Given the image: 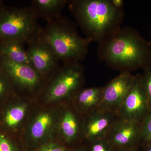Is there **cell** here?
<instances>
[{
	"label": "cell",
	"instance_id": "cell-21",
	"mask_svg": "<svg viewBox=\"0 0 151 151\" xmlns=\"http://www.w3.org/2000/svg\"><path fill=\"white\" fill-rule=\"evenodd\" d=\"M0 151H15L9 141L3 135H0Z\"/></svg>",
	"mask_w": 151,
	"mask_h": 151
},
{
	"label": "cell",
	"instance_id": "cell-26",
	"mask_svg": "<svg viewBox=\"0 0 151 151\" xmlns=\"http://www.w3.org/2000/svg\"><path fill=\"white\" fill-rule=\"evenodd\" d=\"M137 148H135L131 149H130V151H135V150H136V149Z\"/></svg>",
	"mask_w": 151,
	"mask_h": 151
},
{
	"label": "cell",
	"instance_id": "cell-7",
	"mask_svg": "<svg viewBox=\"0 0 151 151\" xmlns=\"http://www.w3.org/2000/svg\"><path fill=\"white\" fill-rule=\"evenodd\" d=\"M148 99L142 82V75L134 76L132 86L117 114L122 119L141 122L151 111Z\"/></svg>",
	"mask_w": 151,
	"mask_h": 151
},
{
	"label": "cell",
	"instance_id": "cell-15",
	"mask_svg": "<svg viewBox=\"0 0 151 151\" xmlns=\"http://www.w3.org/2000/svg\"><path fill=\"white\" fill-rule=\"evenodd\" d=\"M82 125L75 112L70 109H66L60 123V131L65 142H71L75 141L82 132Z\"/></svg>",
	"mask_w": 151,
	"mask_h": 151
},
{
	"label": "cell",
	"instance_id": "cell-8",
	"mask_svg": "<svg viewBox=\"0 0 151 151\" xmlns=\"http://www.w3.org/2000/svg\"><path fill=\"white\" fill-rule=\"evenodd\" d=\"M0 70L22 90L33 92L42 78L31 65L14 62L0 54Z\"/></svg>",
	"mask_w": 151,
	"mask_h": 151
},
{
	"label": "cell",
	"instance_id": "cell-20",
	"mask_svg": "<svg viewBox=\"0 0 151 151\" xmlns=\"http://www.w3.org/2000/svg\"><path fill=\"white\" fill-rule=\"evenodd\" d=\"M90 143L91 151H113L114 148L107 138L99 139Z\"/></svg>",
	"mask_w": 151,
	"mask_h": 151
},
{
	"label": "cell",
	"instance_id": "cell-1",
	"mask_svg": "<svg viewBox=\"0 0 151 151\" xmlns=\"http://www.w3.org/2000/svg\"><path fill=\"white\" fill-rule=\"evenodd\" d=\"M99 59L120 72L145 69L151 64V45L139 31L121 27L99 44Z\"/></svg>",
	"mask_w": 151,
	"mask_h": 151
},
{
	"label": "cell",
	"instance_id": "cell-19",
	"mask_svg": "<svg viewBox=\"0 0 151 151\" xmlns=\"http://www.w3.org/2000/svg\"><path fill=\"white\" fill-rule=\"evenodd\" d=\"M142 75V82L148 99L151 111V64L145 69Z\"/></svg>",
	"mask_w": 151,
	"mask_h": 151
},
{
	"label": "cell",
	"instance_id": "cell-29",
	"mask_svg": "<svg viewBox=\"0 0 151 151\" xmlns=\"http://www.w3.org/2000/svg\"><path fill=\"white\" fill-rule=\"evenodd\" d=\"M0 3H1V2H0Z\"/></svg>",
	"mask_w": 151,
	"mask_h": 151
},
{
	"label": "cell",
	"instance_id": "cell-13",
	"mask_svg": "<svg viewBox=\"0 0 151 151\" xmlns=\"http://www.w3.org/2000/svg\"><path fill=\"white\" fill-rule=\"evenodd\" d=\"M103 87L81 89L73 97L78 111L84 116L100 107L102 101Z\"/></svg>",
	"mask_w": 151,
	"mask_h": 151
},
{
	"label": "cell",
	"instance_id": "cell-9",
	"mask_svg": "<svg viewBox=\"0 0 151 151\" xmlns=\"http://www.w3.org/2000/svg\"><path fill=\"white\" fill-rule=\"evenodd\" d=\"M84 116L82 134L89 142L107 138L118 118L117 113L100 108Z\"/></svg>",
	"mask_w": 151,
	"mask_h": 151
},
{
	"label": "cell",
	"instance_id": "cell-12",
	"mask_svg": "<svg viewBox=\"0 0 151 151\" xmlns=\"http://www.w3.org/2000/svg\"><path fill=\"white\" fill-rule=\"evenodd\" d=\"M30 6L38 19H42L49 22L54 20L61 15L63 9L69 0H32Z\"/></svg>",
	"mask_w": 151,
	"mask_h": 151
},
{
	"label": "cell",
	"instance_id": "cell-27",
	"mask_svg": "<svg viewBox=\"0 0 151 151\" xmlns=\"http://www.w3.org/2000/svg\"><path fill=\"white\" fill-rule=\"evenodd\" d=\"M149 42V43H150V44L151 45V40Z\"/></svg>",
	"mask_w": 151,
	"mask_h": 151
},
{
	"label": "cell",
	"instance_id": "cell-3",
	"mask_svg": "<svg viewBox=\"0 0 151 151\" xmlns=\"http://www.w3.org/2000/svg\"><path fill=\"white\" fill-rule=\"evenodd\" d=\"M77 25L61 15L47 22L42 32L59 61L63 63L79 62L84 59L91 42L78 33Z\"/></svg>",
	"mask_w": 151,
	"mask_h": 151
},
{
	"label": "cell",
	"instance_id": "cell-22",
	"mask_svg": "<svg viewBox=\"0 0 151 151\" xmlns=\"http://www.w3.org/2000/svg\"><path fill=\"white\" fill-rule=\"evenodd\" d=\"M5 75L0 70V96L5 94L8 90V84L6 81Z\"/></svg>",
	"mask_w": 151,
	"mask_h": 151
},
{
	"label": "cell",
	"instance_id": "cell-18",
	"mask_svg": "<svg viewBox=\"0 0 151 151\" xmlns=\"http://www.w3.org/2000/svg\"><path fill=\"white\" fill-rule=\"evenodd\" d=\"M141 146L151 143V111L141 123Z\"/></svg>",
	"mask_w": 151,
	"mask_h": 151
},
{
	"label": "cell",
	"instance_id": "cell-28",
	"mask_svg": "<svg viewBox=\"0 0 151 151\" xmlns=\"http://www.w3.org/2000/svg\"><path fill=\"white\" fill-rule=\"evenodd\" d=\"M82 151V150H77V151Z\"/></svg>",
	"mask_w": 151,
	"mask_h": 151
},
{
	"label": "cell",
	"instance_id": "cell-16",
	"mask_svg": "<svg viewBox=\"0 0 151 151\" xmlns=\"http://www.w3.org/2000/svg\"><path fill=\"white\" fill-rule=\"evenodd\" d=\"M52 119L48 113H42L37 117L31 128L32 137L36 140L43 137L47 130L51 127Z\"/></svg>",
	"mask_w": 151,
	"mask_h": 151
},
{
	"label": "cell",
	"instance_id": "cell-23",
	"mask_svg": "<svg viewBox=\"0 0 151 151\" xmlns=\"http://www.w3.org/2000/svg\"><path fill=\"white\" fill-rule=\"evenodd\" d=\"M39 151H66V149L63 146L50 144L42 147Z\"/></svg>",
	"mask_w": 151,
	"mask_h": 151
},
{
	"label": "cell",
	"instance_id": "cell-2",
	"mask_svg": "<svg viewBox=\"0 0 151 151\" xmlns=\"http://www.w3.org/2000/svg\"><path fill=\"white\" fill-rule=\"evenodd\" d=\"M68 9L86 38L99 44L122 27L125 17L124 8L111 0H71Z\"/></svg>",
	"mask_w": 151,
	"mask_h": 151
},
{
	"label": "cell",
	"instance_id": "cell-14",
	"mask_svg": "<svg viewBox=\"0 0 151 151\" xmlns=\"http://www.w3.org/2000/svg\"><path fill=\"white\" fill-rule=\"evenodd\" d=\"M24 45L14 39L0 40V54L14 62L31 65Z\"/></svg>",
	"mask_w": 151,
	"mask_h": 151
},
{
	"label": "cell",
	"instance_id": "cell-5",
	"mask_svg": "<svg viewBox=\"0 0 151 151\" xmlns=\"http://www.w3.org/2000/svg\"><path fill=\"white\" fill-rule=\"evenodd\" d=\"M54 76L45 90V97L49 101L73 98L82 89L84 68L79 62L63 63Z\"/></svg>",
	"mask_w": 151,
	"mask_h": 151
},
{
	"label": "cell",
	"instance_id": "cell-11",
	"mask_svg": "<svg viewBox=\"0 0 151 151\" xmlns=\"http://www.w3.org/2000/svg\"><path fill=\"white\" fill-rule=\"evenodd\" d=\"M141 123L118 116L107 138L114 148H138L141 146Z\"/></svg>",
	"mask_w": 151,
	"mask_h": 151
},
{
	"label": "cell",
	"instance_id": "cell-25",
	"mask_svg": "<svg viewBox=\"0 0 151 151\" xmlns=\"http://www.w3.org/2000/svg\"><path fill=\"white\" fill-rule=\"evenodd\" d=\"M143 147L142 151H151V143L141 146Z\"/></svg>",
	"mask_w": 151,
	"mask_h": 151
},
{
	"label": "cell",
	"instance_id": "cell-17",
	"mask_svg": "<svg viewBox=\"0 0 151 151\" xmlns=\"http://www.w3.org/2000/svg\"><path fill=\"white\" fill-rule=\"evenodd\" d=\"M26 111V107L24 105H17L11 108L6 114V124L10 127L17 126L24 118Z\"/></svg>",
	"mask_w": 151,
	"mask_h": 151
},
{
	"label": "cell",
	"instance_id": "cell-10",
	"mask_svg": "<svg viewBox=\"0 0 151 151\" xmlns=\"http://www.w3.org/2000/svg\"><path fill=\"white\" fill-rule=\"evenodd\" d=\"M134 76L122 72L103 86L102 101L99 108L117 113L132 86Z\"/></svg>",
	"mask_w": 151,
	"mask_h": 151
},
{
	"label": "cell",
	"instance_id": "cell-4",
	"mask_svg": "<svg viewBox=\"0 0 151 151\" xmlns=\"http://www.w3.org/2000/svg\"><path fill=\"white\" fill-rule=\"evenodd\" d=\"M42 28L30 6L0 8V40L14 39L27 44Z\"/></svg>",
	"mask_w": 151,
	"mask_h": 151
},
{
	"label": "cell",
	"instance_id": "cell-24",
	"mask_svg": "<svg viewBox=\"0 0 151 151\" xmlns=\"http://www.w3.org/2000/svg\"><path fill=\"white\" fill-rule=\"evenodd\" d=\"M111 1L114 6L117 8H123L124 3L123 0H111Z\"/></svg>",
	"mask_w": 151,
	"mask_h": 151
},
{
	"label": "cell",
	"instance_id": "cell-6",
	"mask_svg": "<svg viewBox=\"0 0 151 151\" xmlns=\"http://www.w3.org/2000/svg\"><path fill=\"white\" fill-rule=\"evenodd\" d=\"M42 28L27 44L31 64L42 78L52 77L59 69V60L44 37Z\"/></svg>",
	"mask_w": 151,
	"mask_h": 151
}]
</instances>
